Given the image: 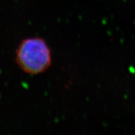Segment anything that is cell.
Listing matches in <instances>:
<instances>
[{
    "label": "cell",
    "instance_id": "6da1fadb",
    "mask_svg": "<svg viewBox=\"0 0 135 135\" xmlns=\"http://www.w3.org/2000/svg\"><path fill=\"white\" fill-rule=\"evenodd\" d=\"M16 61L21 70L30 75H38L48 70L51 65V53L44 39L31 37L19 45Z\"/></svg>",
    "mask_w": 135,
    "mask_h": 135
}]
</instances>
